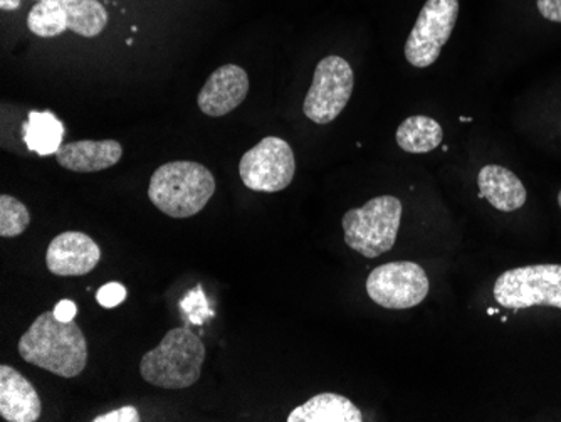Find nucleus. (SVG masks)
Listing matches in <instances>:
<instances>
[{
    "instance_id": "obj_3",
    "label": "nucleus",
    "mask_w": 561,
    "mask_h": 422,
    "mask_svg": "<svg viewBox=\"0 0 561 422\" xmlns=\"http://www.w3.org/2000/svg\"><path fill=\"white\" fill-rule=\"evenodd\" d=\"M206 361V345L185 327L170 330L159 346L151 349L140 362L145 383L160 389L181 390L201 379Z\"/></svg>"
},
{
    "instance_id": "obj_26",
    "label": "nucleus",
    "mask_w": 561,
    "mask_h": 422,
    "mask_svg": "<svg viewBox=\"0 0 561 422\" xmlns=\"http://www.w3.org/2000/svg\"><path fill=\"white\" fill-rule=\"evenodd\" d=\"M558 206L561 207V191H560V194H558Z\"/></svg>"
},
{
    "instance_id": "obj_22",
    "label": "nucleus",
    "mask_w": 561,
    "mask_h": 422,
    "mask_svg": "<svg viewBox=\"0 0 561 422\" xmlns=\"http://www.w3.org/2000/svg\"><path fill=\"white\" fill-rule=\"evenodd\" d=\"M94 422H138L140 414L134 406H125V408L116 409V411L106 412V414L98 415Z\"/></svg>"
},
{
    "instance_id": "obj_13",
    "label": "nucleus",
    "mask_w": 561,
    "mask_h": 422,
    "mask_svg": "<svg viewBox=\"0 0 561 422\" xmlns=\"http://www.w3.org/2000/svg\"><path fill=\"white\" fill-rule=\"evenodd\" d=\"M123 147L116 140H80L61 145L56 162L62 169L78 173L101 172L112 169L122 160Z\"/></svg>"
},
{
    "instance_id": "obj_8",
    "label": "nucleus",
    "mask_w": 561,
    "mask_h": 422,
    "mask_svg": "<svg viewBox=\"0 0 561 422\" xmlns=\"http://www.w3.org/2000/svg\"><path fill=\"white\" fill-rule=\"evenodd\" d=\"M296 173L291 145L279 137H266L242 156L239 175L254 192H279L291 185Z\"/></svg>"
},
{
    "instance_id": "obj_9",
    "label": "nucleus",
    "mask_w": 561,
    "mask_h": 422,
    "mask_svg": "<svg viewBox=\"0 0 561 422\" xmlns=\"http://www.w3.org/2000/svg\"><path fill=\"white\" fill-rule=\"evenodd\" d=\"M459 15V0H427L405 43V59L424 69L439 59L453 36Z\"/></svg>"
},
{
    "instance_id": "obj_24",
    "label": "nucleus",
    "mask_w": 561,
    "mask_h": 422,
    "mask_svg": "<svg viewBox=\"0 0 561 422\" xmlns=\"http://www.w3.org/2000/svg\"><path fill=\"white\" fill-rule=\"evenodd\" d=\"M55 317L61 321H72L78 315V307H76L75 301L71 300H61L55 307Z\"/></svg>"
},
{
    "instance_id": "obj_6",
    "label": "nucleus",
    "mask_w": 561,
    "mask_h": 422,
    "mask_svg": "<svg viewBox=\"0 0 561 422\" xmlns=\"http://www.w3.org/2000/svg\"><path fill=\"white\" fill-rule=\"evenodd\" d=\"M431 283L421 264L393 261L375 267L368 275L367 293L374 304L387 310H409L427 298Z\"/></svg>"
},
{
    "instance_id": "obj_17",
    "label": "nucleus",
    "mask_w": 561,
    "mask_h": 422,
    "mask_svg": "<svg viewBox=\"0 0 561 422\" xmlns=\"http://www.w3.org/2000/svg\"><path fill=\"white\" fill-rule=\"evenodd\" d=\"M440 123L424 115L409 116L397 128V144L407 153H428L443 144Z\"/></svg>"
},
{
    "instance_id": "obj_7",
    "label": "nucleus",
    "mask_w": 561,
    "mask_h": 422,
    "mask_svg": "<svg viewBox=\"0 0 561 422\" xmlns=\"http://www.w3.org/2000/svg\"><path fill=\"white\" fill-rule=\"evenodd\" d=\"M352 66L340 56H327L314 69L313 84L306 93L302 112L318 125H328L342 115L353 93Z\"/></svg>"
},
{
    "instance_id": "obj_12",
    "label": "nucleus",
    "mask_w": 561,
    "mask_h": 422,
    "mask_svg": "<svg viewBox=\"0 0 561 422\" xmlns=\"http://www.w3.org/2000/svg\"><path fill=\"white\" fill-rule=\"evenodd\" d=\"M43 404L36 387L11 365H0V415L9 422H34Z\"/></svg>"
},
{
    "instance_id": "obj_25",
    "label": "nucleus",
    "mask_w": 561,
    "mask_h": 422,
    "mask_svg": "<svg viewBox=\"0 0 561 422\" xmlns=\"http://www.w3.org/2000/svg\"><path fill=\"white\" fill-rule=\"evenodd\" d=\"M21 5V0H0L2 11H15Z\"/></svg>"
},
{
    "instance_id": "obj_4",
    "label": "nucleus",
    "mask_w": 561,
    "mask_h": 422,
    "mask_svg": "<svg viewBox=\"0 0 561 422\" xmlns=\"http://www.w3.org/2000/svg\"><path fill=\"white\" fill-rule=\"evenodd\" d=\"M402 209L399 198L380 195L348 210L342 220L346 246L370 260L389 253L399 236Z\"/></svg>"
},
{
    "instance_id": "obj_10",
    "label": "nucleus",
    "mask_w": 561,
    "mask_h": 422,
    "mask_svg": "<svg viewBox=\"0 0 561 422\" xmlns=\"http://www.w3.org/2000/svg\"><path fill=\"white\" fill-rule=\"evenodd\" d=\"M100 261V246L80 231H66L56 236L46 253L47 270L62 278L88 275Z\"/></svg>"
},
{
    "instance_id": "obj_19",
    "label": "nucleus",
    "mask_w": 561,
    "mask_h": 422,
    "mask_svg": "<svg viewBox=\"0 0 561 422\" xmlns=\"http://www.w3.org/2000/svg\"><path fill=\"white\" fill-rule=\"evenodd\" d=\"M27 27L39 37L61 36L68 31V19L61 0H37L27 15Z\"/></svg>"
},
{
    "instance_id": "obj_23",
    "label": "nucleus",
    "mask_w": 561,
    "mask_h": 422,
    "mask_svg": "<svg viewBox=\"0 0 561 422\" xmlns=\"http://www.w3.org/2000/svg\"><path fill=\"white\" fill-rule=\"evenodd\" d=\"M537 8L547 21L561 22V0H537Z\"/></svg>"
},
{
    "instance_id": "obj_21",
    "label": "nucleus",
    "mask_w": 561,
    "mask_h": 422,
    "mask_svg": "<svg viewBox=\"0 0 561 422\" xmlns=\"http://www.w3.org/2000/svg\"><path fill=\"white\" fill-rule=\"evenodd\" d=\"M126 298V288L122 283L112 282L101 286L96 293V301L103 308H115L122 305Z\"/></svg>"
},
{
    "instance_id": "obj_16",
    "label": "nucleus",
    "mask_w": 561,
    "mask_h": 422,
    "mask_svg": "<svg viewBox=\"0 0 561 422\" xmlns=\"http://www.w3.org/2000/svg\"><path fill=\"white\" fill-rule=\"evenodd\" d=\"M22 134L27 148L37 156H56L65 138V125L55 113L31 112L22 127Z\"/></svg>"
},
{
    "instance_id": "obj_14",
    "label": "nucleus",
    "mask_w": 561,
    "mask_h": 422,
    "mask_svg": "<svg viewBox=\"0 0 561 422\" xmlns=\"http://www.w3.org/2000/svg\"><path fill=\"white\" fill-rule=\"evenodd\" d=\"M479 195L501 213H515L526 203V189L512 170L484 166L478 175Z\"/></svg>"
},
{
    "instance_id": "obj_2",
    "label": "nucleus",
    "mask_w": 561,
    "mask_h": 422,
    "mask_svg": "<svg viewBox=\"0 0 561 422\" xmlns=\"http://www.w3.org/2000/svg\"><path fill=\"white\" fill-rule=\"evenodd\" d=\"M216 192V179L206 166L191 160L163 163L148 185L151 204L173 219L197 216Z\"/></svg>"
},
{
    "instance_id": "obj_5",
    "label": "nucleus",
    "mask_w": 561,
    "mask_h": 422,
    "mask_svg": "<svg viewBox=\"0 0 561 422\" xmlns=\"http://www.w3.org/2000/svg\"><path fill=\"white\" fill-rule=\"evenodd\" d=\"M493 293L497 304L510 310H561V264H531L504 271L494 283Z\"/></svg>"
},
{
    "instance_id": "obj_15",
    "label": "nucleus",
    "mask_w": 561,
    "mask_h": 422,
    "mask_svg": "<svg viewBox=\"0 0 561 422\" xmlns=\"http://www.w3.org/2000/svg\"><path fill=\"white\" fill-rule=\"evenodd\" d=\"M360 409L348 397L323 392L298 406L288 415V422H362Z\"/></svg>"
},
{
    "instance_id": "obj_20",
    "label": "nucleus",
    "mask_w": 561,
    "mask_h": 422,
    "mask_svg": "<svg viewBox=\"0 0 561 422\" xmlns=\"http://www.w3.org/2000/svg\"><path fill=\"white\" fill-rule=\"evenodd\" d=\"M30 225L31 214L27 207L12 195H0V236L18 238L24 235Z\"/></svg>"
},
{
    "instance_id": "obj_11",
    "label": "nucleus",
    "mask_w": 561,
    "mask_h": 422,
    "mask_svg": "<svg viewBox=\"0 0 561 422\" xmlns=\"http://www.w3.org/2000/svg\"><path fill=\"white\" fill-rule=\"evenodd\" d=\"M249 93V77L238 65H224L210 75L197 96L204 115L219 118L239 109Z\"/></svg>"
},
{
    "instance_id": "obj_18",
    "label": "nucleus",
    "mask_w": 561,
    "mask_h": 422,
    "mask_svg": "<svg viewBox=\"0 0 561 422\" xmlns=\"http://www.w3.org/2000/svg\"><path fill=\"white\" fill-rule=\"evenodd\" d=\"M68 31L83 37L100 36L108 26V14L98 0H61Z\"/></svg>"
},
{
    "instance_id": "obj_1",
    "label": "nucleus",
    "mask_w": 561,
    "mask_h": 422,
    "mask_svg": "<svg viewBox=\"0 0 561 422\" xmlns=\"http://www.w3.org/2000/svg\"><path fill=\"white\" fill-rule=\"evenodd\" d=\"M18 351L27 364L62 379L81 376L88 365V342L83 330L75 320H58L55 311H44L33 321L19 340Z\"/></svg>"
}]
</instances>
